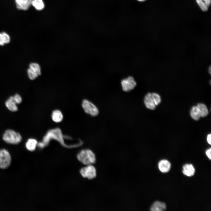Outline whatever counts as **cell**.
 <instances>
[{
	"label": "cell",
	"instance_id": "6da1fadb",
	"mask_svg": "<svg viewBox=\"0 0 211 211\" xmlns=\"http://www.w3.org/2000/svg\"><path fill=\"white\" fill-rule=\"evenodd\" d=\"M77 157L80 162L87 165L93 164L96 161V159L95 154L89 149L81 150L78 154Z\"/></svg>",
	"mask_w": 211,
	"mask_h": 211
},
{
	"label": "cell",
	"instance_id": "7a4b0ae2",
	"mask_svg": "<svg viewBox=\"0 0 211 211\" xmlns=\"http://www.w3.org/2000/svg\"><path fill=\"white\" fill-rule=\"evenodd\" d=\"M3 139L7 143L16 144L21 141L22 138L19 133L13 130L8 129L4 133Z\"/></svg>",
	"mask_w": 211,
	"mask_h": 211
},
{
	"label": "cell",
	"instance_id": "3957f363",
	"mask_svg": "<svg viewBox=\"0 0 211 211\" xmlns=\"http://www.w3.org/2000/svg\"><path fill=\"white\" fill-rule=\"evenodd\" d=\"M52 138L59 141L63 145H65L64 142L61 131L59 129L57 128L50 130L44 137L43 141L41 142L44 147L47 145L50 140Z\"/></svg>",
	"mask_w": 211,
	"mask_h": 211
},
{
	"label": "cell",
	"instance_id": "277c9868",
	"mask_svg": "<svg viewBox=\"0 0 211 211\" xmlns=\"http://www.w3.org/2000/svg\"><path fill=\"white\" fill-rule=\"evenodd\" d=\"M11 157L9 152L5 149L0 150V168L6 169L11 165Z\"/></svg>",
	"mask_w": 211,
	"mask_h": 211
},
{
	"label": "cell",
	"instance_id": "5b68a950",
	"mask_svg": "<svg viewBox=\"0 0 211 211\" xmlns=\"http://www.w3.org/2000/svg\"><path fill=\"white\" fill-rule=\"evenodd\" d=\"M82 106L85 112L93 116H97L99 114V111L96 106L90 101L84 100L82 103Z\"/></svg>",
	"mask_w": 211,
	"mask_h": 211
},
{
	"label": "cell",
	"instance_id": "8992f818",
	"mask_svg": "<svg viewBox=\"0 0 211 211\" xmlns=\"http://www.w3.org/2000/svg\"><path fill=\"white\" fill-rule=\"evenodd\" d=\"M121 84L123 90L125 92H129L135 89L137 83L134 78L130 76L122 79Z\"/></svg>",
	"mask_w": 211,
	"mask_h": 211
},
{
	"label": "cell",
	"instance_id": "52a82bcc",
	"mask_svg": "<svg viewBox=\"0 0 211 211\" xmlns=\"http://www.w3.org/2000/svg\"><path fill=\"white\" fill-rule=\"evenodd\" d=\"M29 67L27 70V73L29 78L34 80L41 74V68L37 63H32L30 64Z\"/></svg>",
	"mask_w": 211,
	"mask_h": 211
},
{
	"label": "cell",
	"instance_id": "ba28073f",
	"mask_svg": "<svg viewBox=\"0 0 211 211\" xmlns=\"http://www.w3.org/2000/svg\"><path fill=\"white\" fill-rule=\"evenodd\" d=\"M80 173L84 178H86L89 179H92L95 178L96 176L95 168L91 165L82 168L80 170Z\"/></svg>",
	"mask_w": 211,
	"mask_h": 211
},
{
	"label": "cell",
	"instance_id": "9c48e42d",
	"mask_svg": "<svg viewBox=\"0 0 211 211\" xmlns=\"http://www.w3.org/2000/svg\"><path fill=\"white\" fill-rule=\"evenodd\" d=\"M144 102L145 106L147 108L151 110H154L155 109L156 106L152 96V93H148L145 96Z\"/></svg>",
	"mask_w": 211,
	"mask_h": 211
},
{
	"label": "cell",
	"instance_id": "30bf717a",
	"mask_svg": "<svg viewBox=\"0 0 211 211\" xmlns=\"http://www.w3.org/2000/svg\"><path fill=\"white\" fill-rule=\"evenodd\" d=\"M32 0H15L16 7L18 9L26 11L31 5Z\"/></svg>",
	"mask_w": 211,
	"mask_h": 211
},
{
	"label": "cell",
	"instance_id": "8fae6325",
	"mask_svg": "<svg viewBox=\"0 0 211 211\" xmlns=\"http://www.w3.org/2000/svg\"><path fill=\"white\" fill-rule=\"evenodd\" d=\"M158 165L159 170L164 173L168 172L171 167V164L170 162L165 159L159 161Z\"/></svg>",
	"mask_w": 211,
	"mask_h": 211
},
{
	"label": "cell",
	"instance_id": "7c38bea8",
	"mask_svg": "<svg viewBox=\"0 0 211 211\" xmlns=\"http://www.w3.org/2000/svg\"><path fill=\"white\" fill-rule=\"evenodd\" d=\"M182 172L184 174L190 177L193 176L195 173V169L191 164H186L183 166Z\"/></svg>",
	"mask_w": 211,
	"mask_h": 211
},
{
	"label": "cell",
	"instance_id": "4fadbf2b",
	"mask_svg": "<svg viewBox=\"0 0 211 211\" xmlns=\"http://www.w3.org/2000/svg\"><path fill=\"white\" fill-rule=\"evenodd\" d=\"M166 209L165 204L159 201L154 202L150 208V210L152 211H162L165 210Z\"/></svg>",
	"mask_w": 211,
	"mask_h": 211
},
{
	"label": "cell",
	"instance_id": "5bb4252c",
	"mask_svg": "<svg viewBox=\"0 0 211 211\" xmlns=\"http://www.w3.org/2000/svg\"><path fill=\"white\" fill-rule=\"evenodd\" d=\"M5 105L8 109L12 112L18 110V108L16 104L13 100V96H10L6 101Z\"/></svg>",
	"mask_w": 211,
	"mask_h": 211
},
{
	"label": "cell",
	"instance_id": "9a60e30c",
	"mask_svg": "<svg viewBox=\"0 0 211 211\" xmlns=\"http://www.w3.org/2000/svg\"><path fill=\"white\" fill-rule=\"evenodd\" d=\"M37 141L34 139L30 138L28 139L25 143V147L27 149L30 151L35 150L37 146Z\"/></svg>",
	"mask_w": 211,
	"mask_h": 211
},
{
	"label": "cell",
	"instance_id": "2e32d148",
	"mask_svg": "<svg viewBox=\"0 0 211 211\" xmlns=\"http://www.w3.org/2000/svg\"><path fill=\"white\" fill-rule=\"evenodd\" d=\"M52 118L55 122H58L62 120L63 115L61 111L58 110H54L52 114Z\"/></svg>",
	"mask_w": 211,
	"mask_h": 211
},
{
	"label": "cell",
	"instance_id": "e0dca14e",
	"mask_svg": "<svg viewBox=\"0 0 211 211\" xmlns=\"http://www.w3.org/2000/svg\"><path fill=\"white\" fill-rule=\"evenodd\" d=\"M198 4L203 11H206L211 4V0H196Z\"/></svg>",
	"mask_w": 211,
	"mask_h": 211
},
{
	"label": "cell",
	"instance_id": "ac0fdd59",
	"mask_svg": "<svg viewBox=\"0 0 211 211\" xmlns=\"http://www.w3.org/2000/svg\"><path fill=\"white\" fill-rule=\"evenodd\" d=\"M196 106L199 110L201 117H204L208 115V110L205 105L202 103H199Z\"/></svg>",
	"mask_w": 211,
	"mask_h": 211
},
{
	"label": "cell",
	"instance_id": "d6986e66",
	"mask_svg": "<svg viewBox=\"0 0 211 211\" xmlns=\"http://www.w3.org/2000/svg\"><path fill=\"white\" fill-rule=\"evenodd\" d=\"M31 5L38 11L42 10L45 7V4L42 0H32Z\"/></svg>",
	"mask_w": 211,
	"mask_h": 211
},
{
	"label": "cell",
	"instance_id": "ffe728a7",
	"mask_svg": "<svg viewBox=\"0 0 211 211\" xmlns=\"http://www.w3.org/2000/svg\"><path fill=\"white\" fill-rule=\"evenodd\" d=\"M190 115L192 118L196 120H198L201 117L197 106H194L192 107L190 111Z\"/></svg>",
	"mask_w": 211,
	"mask_h": 211
},
{
	"label": "cell",
	"instance_id": "44dd1931",
	"mask_svg": "<svg viewBox=\"0 0 211 211\" xmlns=\"http://www.w3.org/2000/svg\"><path fill=\"white\" fill-rule=\"evenodd\" d=\"M155 104L156 106H158L161 102V98L159 94L156 93H152Z\"/></svg>",
	"mask_w": 211,
	"mask_h": 211
},
{
	"label": "cell",
	"instance_id": "7402d4cb",
	"mask_svg": "<svg viewBox=\"0 0 211 211\" xmlns=\"http://www.w3.org/2000/svg\"><path fill=\"white\" fill-rule=\"evenodd\" d=\"M2 38L4 44H7L9 42L10 39L9 35L5 32L1 33Z\"/></svg>",
	"mask_w": 211,
	"mask_h": 211
},
{
	"label": "cell",
	"instance_id": "603a6c76",
	"mask_svg": "<svg viewBox=\"0 0 211 211\" xmlns=\"http://www.w3.org/2000/svg\"><path fill=\"white\" fill-rule=\"evenodd\" d=\"M13 98L14 101L16 104H20L22 102V98L21 96L18 94H16L13 96Z\"/></svg>",
	"mask_w": 211,
	"mask_h": 211
},
{
	"label": "cell",
	"instance_id": "cb8c5ba5",
	"mask_svg": "<svg viewBox=\"0 0 211 211\" xmlns=\"http://www.w3.org/2000/svg\"><path fill=\"white\" fill-rule=\"evenodd\" d=\"M211 148H210L209 149L207 150L206 152V154L207 157L209 158V159H211Z\"/></svg>",
	"mask_w": 211,
	"mask_h": 211
},
{
	"label": "cell",
	"instance_id": "d4e9b609",
	"mask_svg": "<svg viewBox=\"0 0 211 211\" xmlns=\"http://www.w3.org/2000/svg\"><path fill=\"white\" fill-rule=\"evenodd\" d=\"M4 43L3 41L1 33H0V45L3 46L4 45Z\"/></svg>",
	"mask_w": 211,
	"mask_h": 211
},
{
	"label": "cell",
	"instance_id": "484cf974",
	"mask_svg": "<svg viewBox=\"0 0 211 211\" xmlns=\"http://www.w3.org/2000/svg\"><path fill=\"white\" fill-rule=\"evenodd\" d=\"M211 135L210 134L208 135L207 136V141L208 143L210 144H211Z\"/></svg>",
	"mask_w": 211,
	"mask_h": 211
},
{
	"label": "cell",
	"instance_id": "4316f807",
	"mask_svg": "<svg viewBox=\"0 0 211 211\" xmlns=\"http://www.w3.org/2000/svg\"><path fill=\"white\" fill-rule=\"evenodd\" d=\"M211 66H210L208 69V72L210 74H211Z\"/></svg>",
	"mask_w": 211,
	"mask_h": 211
},
{
	"label": "cell",
	"instance_id": "83f0119b",
	"mask_svg": "<svg viewBox=\"0 0 211 211\" xmlns=\"http://www.w3.org/2000/svg\"><path fill=\"white\" fill-rule=\"evenodd\" d=\"M138 0V1H143L146 0Z\"/></svg>",
	"mask_w": 211,
	"mask_h": 211
}]
</instances>
